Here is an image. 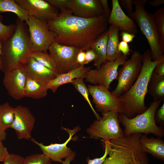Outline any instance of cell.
I'll use <instances>...</instances> for the list:
<instances>
[{
	"label": "cell",
	"mask_w": 164,
	"mask_h": 164,
	"mask_svg": "<svg viewBox=\"0 0 164 164\" xmlns=\"http://www.w3.org/2000/svg\"><path fill=\"white\" fill-rule=\"evenodd\" d=\"M108 18L104 14L91 18L76 16L70 10L61 11L47 22L49 29L56 34L54 42L74 46L84 51L108 29Z\"/></svg>",
	"instance_id": "1"
},
{
	"label": "cell",
	"mask_w": 164,
	"mask_h": 164,
	"mask_svg": "<svg viewBox=\"0 0 164 164\" xmlns=\"http://www.w3.org/2000/svg\"><path fill=\"white\" fill-rule=\"evenodd\" d=\"M142 68L136 80L129 90L118 97L121 107L119 113L129 118L142 113L148 108L145 100L148 93L149 83L155 66L164 60V55L152 61L151 51L148 49L142 55Z\"/></svg>",
	"instance_id": "2"
},
{
	"label": "cell",
	"mask_w": 164,
	"mask_h": 164,
	"mask_svg": "<svg viewBox=\"0 0 164 164\" xmlns=\"http://www.w3.org/2000/svg\"><path fill=\"white\" fill-rule=\"evenodd\" d=\"M13 34L2 42L1 60L2 71L23 67L34 51L26 23L17 18Z\"/></svg>",
	"instance_id": "3"
},
{
	"label": "cell",
	"mask_w": 164,
	"mask_h": 164,
	"mask_svg": "<svg viewBox=\"0 0 164 164\" xmlns=\"http://www.w3.org/2000/svg\"><path fill=\"white\" fill-rule=\"evenodd\" d=\"M142 135H124L118 139L109 141V156L101 164H150L148 157L140 144Z\"/></svg>",
	"instance_id": "4"
},
{
	"label": "cell",
	"mask_w": 164,
	"mask_h": 164,
	"mask_svg": "<svg viewBox=\"0 0 164 164\" xmlns=\"http://www.w3.org/2000/svg\"><path fill=\"white\" fill-rule=\"evenodd\" d=\"M148 0H133L135 10L128 16L136 22L149 45L152 60L160 58L164 53V42L162 40L155 25L153 14L145 6Z\"/></svg>",
	"instance_id": "5"
},
{
	"label": "cell",
	"mask_w": 164,
	"mask_h": 164,
	"mask_svg": "<svg viewBox=\"0 0 164 164\" xmlns=\"http://www.w3.org/2000/svg\"><path fill=\"white\" fill-rule=\"evenodd\" d=\"M163 99L152 102L146 111L132 118L119 113L118 119L124 127V135L144 133L152 134L159 137L164 136V129L162 126L157 125L155 121V112Z\"/></svg>",
	"instance_id": "6"
},
{
	"label": "cell",
	"mask_w": 164,
	"mask_h": 164,
	"mask_svg": "<svg viewBox=\"0 0 164 164\" xmlns=\"http://www.w3.org/2000/svg\"><path fill=\"white\" fill-rule=\"evenodd\" d=\"M100 119L94 121L87 129L90 138L104 141L114 140L123 137L124 131L118 119L119 113L115 111L103 112Z\"/></svg>",
	"instance_id": "7"
},
{
	"label": "cell",
	"mask_w": 164,
	"mask_h": 164,
	"mask_svg": "<svg viewBox=\"0 0 164 164\" xmlns=\"http://www.w3.org/2000/svg\"><path fill=\"white\" fill-rule=\"evenodd\" d=\"M142 55L134 51L131 57L123 64L118 71V81L116 87L111 94L118 98L131 87L138 78L142 67Z\"/></svg>",
	"instance_id": "8"
},
{
	"label": "cell",
	"mask_w": 164,
	"mask_h": 164,
	"mask_svg": "<svg viewBox=\"0 0 164 164\" xmlns=\"http://www.w3.org/2000/svg\"><path fill=\"white\" fill-rule=\"evenodd\" d=\"M34 51L47 52L56 35L50 31L47 22L29 16L26 22Z\"/></svg>",
	"instance_id": "9"
},
{
	"label": "cell",
	"mask_w": 164,
	"mask_h": 164,
	"mask_svg": "<svg viewBox=\"0 0 164 164\" xmlns=\"http://www.w3.org/2000/svg\"><path fill=\"white\" fill-rule=\"evenodd\" d=\"M128 59L127 56L123 54L115 60L106 61L99 69L90 70L87 73L85 81L94 85L104 86L108 89L112 81L117 79L118 69Z\"/></svg>",
	"instance_id": "10"
},
{
	"label": "cell",
	"mask_w": 164,
	"mask_h": 164,
	"mask_svg": "<svg viewBox=\"0 0 164 164\" xmlns=\"http://www.w3.org/2000/svg\"><path fill=\"white\" fill-rule=\"evenodd\" d=\"M48 50L56 64L59 74L68 72L80 66L77 62L76 57L81 50L74 46L64 45L54 42Z\"/></svg>",
	"instance_id": "11"
},
{
	"label": "cell",
	"mask_w": 164,
	"mask_h": 164,
	"mask_svg": "<svg viewBox=\"0 0 164 164\" xmlns=\"http://www.w3.org/2000/svg\"><path fill=\"white\" fill-rule=\"evenodd\" d=\"M89 94L93 98L97 111L102 113L115 111L120 113L121 107L118 98L113 95L107 88L100 85H89Z\"/></svg>",
	"instance_id": "12"
},
{
	"label": "cell",
	"mask_w": 164,
	"mask_h": 164,
	"mask_svg": "<svg viewBox=\"0 0 164 164\" xmlns=\"http://www.w3.org/2000/svg\"><path fill=\"white\" fill-rule=\"evenodd\" d=\"M14 113L10 128L15 131L19 139H30L36 122L35 117L28 108L21 105L14 108Z\"/></svg>",
	"instance_id": "13"
},
{
	"label": "cell",
	"mask_w": 164,
	"mask_h": 164,
	"mask_svg": "<svg viewBox=\"0 0 164 164\" xmlns=\"http://www.w3.org/2000/svg\"><path fill=\"white\" fill-rule=\"evenodd\" d=\"M4 73L3 83L9 95L16 100L24 98L27 74L23 67L13 69Z\"/></svg>",
	"instance_id": "14"
},
{
	"label": "cell",
	"mask_w": 164,
	"mask_h": 164,
	"mask_svg": "<svg viewBox=\"0 0 164 164\" xmlns=\"http://www.w3.org/2000/svg\"><path fill=\"white\" fill-rule=\"evenodd\" d=\"M16 2L26 11L29 16L34 17L47 23L55 18L57 9L46 0H15Z\"/></svg>",
	"instance_id": "15"
},
{
	"label": "cell",
	"mask_w": 164,
	"mask_h": 164,
	"mask_svg": "<svg viewBox=\"0 0 164 164\" xmlns=\"http://www.w3.org/2000/svg\"><path fill=\"white\" fill-rule=\"evenodd\" d=\"M63 129L69 133V136L66 141L62 144L51 143L49 145H45L32 138L30 140L38 145L43 154L49 158L52 161L61 163L63 161L62 159L68 157L73 152L71 149L67 147V145L71 140L73 139L72 136L80 130V128L77 126L73 130L64 128Z\"/></svg>",
	"instance_id": "16"
},
{
	"label": "cell",
	"mask_w": 164,
	"mask_h": 164,
	"mask_svg": "<svg viewBox=\"0 0 164 164\" xmlns=\"http://www.w3.org/2000/svg\"><path fill=\"white\" fill-rule=\"evenodd\" d=\"M70 10L77 17L91 18L103 14L100 0H70Z\"/></svg>",
	"instance_id": "17"
},
{
	"label": "cell",
	"mask_w": 164,
	"mask_h": 164,
	"mask_svg": "<svg viewBox=\"0 0 164 164\" xmlns=\"http://www.w3.org/2000/svg\"><path fill=\"white\" fill-rule=\"evenodd\" d=\"M112 9L108 20V23L118 28L120 30L135 34L138 31L135 21L126 15L118 0H112Z\"/></svg>",
	"instance_id": "18"
},
{
	"label": "cell",
	"mask_w": 164,
	"mask_h": 164,
	"mask_svg": "<svg viewBox=\"0 0 164 164\" xmlns=\"http://www.w3.org/2000/svg\"><path fill=\"white\" fill-rule=\"evenodd\" d=\"M28 75L41 80L47 84L59 74L29 57L22 67Z\"/></svg>",
	"instance_id": "19"
},
{
	"label": "cell",
	"mask_w": 164,
	"mask_h": 164,
	"mask_svg": "<svg viewBox=\"0 0 164 164\" xmlns=\"http://www.w3.org/2000/svg\"><path fill=\"white\" fill-rule=\"evenodd\" d=\"M91 68L90 67L80 65L68 72L58 74L55 78L47 83L48 89L55 93L60 86L67 83H71L75 79L85 78L87 72Z\"/></svg>",
	"instance_id": "20"
},
{
	"label": "cell",
	"mask_w": 164,
	"mask_h": 164,
	"mask_svg": "<svg viewBox=\"0 0 164 164\" xmlns=\"http://www.w3.org/2000/svg\"><path fill=\"white\" fill-rule=\"evenodd\" d=\"M147 135H142L139 142L142 150L155 158L164 160V142L160 138L148 137Z\"/></svg>",
	"instance_id": "21"
},
{
	"label": "cell",
	"mask_w": 164,
	"mask_h": 164,
	"mask_svg": "<svg viewBox=\"0 0 164 164\" xmlns=\"http://www.w3.org/2000/svg\"><path fill=\"white\" fill-rule=\"evenodd\" d=\"M48 90L47 83L27 75L25 97L35 99L43 98L47 95Z\"/></svg>",
	"instance_id": "22"
},
{
	"label": "cell",
	"mask_w": 164,
	"mask_h": 164,
	"mask_svg": "<svg viewBox=\"0 0 164 164\" xmlns=\"http://www.w3.org/2000/svg\"><path fill=\"white\" fill-rule=\"evenodd\" d=\"M108 30V39L107 47V60L113 61L118 58L122 54L118 50L120 29L111 25Z\"/></svg>",
	"instance_id": "23"
},
{
	"label": "cell",
	"mask_w": 164,
	"mask_h": 164,
	"mask_svg": "<svg viewBox=\"0 0 164 164\" xmlns=\"http://www.w3.org/2000/svg\"><path fill=\"white\" fill-rule=\"evenodd\" d=\"M108 30L103 33L93 43L91 48L95 53L96 57L94 65L99 69L101 65L107 61V47Z\"/></svg>",
	"instance_id": "24"
},
{
	"label": "cell",
	"mask_w": 164,
	"mask_h": 164,
	"mask_svg": "<svg viewBox=\"0 0 164 164\" xmlns=\"http://www.w3.org/2000/svg\"><path fill=\"white\" fill-rule=\"evenodd\" d=\"M9 12L15 14L22 22H26L29 17L28 12L22 8L15 0H0V13Z\"/></svg>",
	"instance_id": "25"
},
{
	"label": "cell",
	"mask_w": 164,
	"mask_h": 164,
	"mask_svg": "<svg viewBox=\"0 0 164 164\" xmlns=\"http://www.w3.org/2000/svg\"><path fill=\"white\" fill-rule=\"evenodd\" d=\"M148 92L154 101L163 99L164 76H158L152 73L148 84Z\"/></svg>",
	"instance_id": "26"
},
{
	"label": "cell",
	"mask_w": 164,
	"mask_h": 164,
	"mask_svg": "<svg viewBox=\"0 0 164 164\" xmlns=\"http://www.w3.org/2000/svg\"><path fill=\"white\" fill-rule=\"evenodd\" d=\"M14 108L8 102L0 104V127L5 131L10 128L13 121Z\"/></svg>",
	"instance_id": "27"
},
{
	"label": "cell",
	"mask_w": 164,
	"mask_h": 164,
	"mask_svg": "<svg viewBox=\"0 0 164 164\" xmlns=\"http://www.w3.org/2000/svg\"><path fill=\"white\" fill-rule=\"evenodd\" d=\"M29 57H32L39 63L58 73L55 61L47 52L33 51L31 53Z\"/></svg>",
	"instance_id": "28"
},
{
	"label": "cell",
	"mask_w": 164,
	"mask_h": 164,
	"mask_svg": "<svg viewBox=\"0 0 164 164\" xmlns=\"http://www.w3.org/2000/svg\"><path fill=\"white\" fill-rule=\"evenodd\" d=\"M71 84H72L75 89L83 96L84 99L87 102L97 120L100 119L101 117L95 110L92 106L89 98V92L87 87L86 85L84 79L77 78L73 80Z\"/></svg>",
	"instance_id": "29"
},
{
	"label": "cell",
	"mask_w": 164,
	"mask_h": 164,
	"mask_svg": "<svg viewBox=\"0 0 164 164\" xmlns=\"http://www.w3.org/2000/svg\"><path fill=\"white\" fill-rule=\"evenodd\" d=\"M102 141L103 143L105 149L104 154L102 156L99 158H96L92 159L88 158L87 160L88 164H101L108 155L110 147L109 141L103 140ZM75 155V153L73 152L69 156L65 159V160L63 161L61 164H70V162L74 159Z\"/></svg>",
	"instance_id": "30"
},
{
	"label": "cell",
	"mask_w": 164,
	"mask_h": 164,
	"mask_svg": "<svg viewBox=\"0 0 164 164\" xmlns=\"http://www.w3.org/2000/svg\"><path fill=\"white\" fill-rule=\"evenodd\" d=\"M153 15L161 38L164 42V7L157 9Z\"/></svg>",
	"instance_id": "31"
},
{
	"label": "cell",
	"mask_w": 164,
	"mask_h": 164,
	"mask_svg": "<svg viewBox=\"0 0 164 164\" xmlns=\"http://www.w3.org/2000/svg\"><path fill=\"white\" fill-rule=\"evenodd\" d=\"M51 159L43 154H36L24 158L23 164H51Z\"/></svg>",
	"instance_id": "32"
},
{
	"label": "cell",
	"mask_w": 164,
	"mask_h": 164,
	"mask_svg": "<svg viewBox=\"0 0 164 164\" xmlns=\"http://www.w3.org/2000/svg\"><path fill=\"white\" fill-rule=\"evenodd\" d=\"M15 28V24L5 25L0 20V41H5L14 33Z\"/></svg>",
	"instance_id": "33"
},
{
	"label": "cell",
	"mask_w": 164,
	"mask_h": 164,
	"mask_svg": "<svg viewBox=\"0 0 164 164\" xmlns=\"http://www.w3.org/2000/svg\"><path fill=\"white\" fill-rule=\"evenodd\" d=\"M50 5L61 11L70 10V0H46Z\"/></svg>",
	"instance_id": "34"
},
{
	"label": "cell",
	"mask_w": 164,
	"mask_h": 164,
	"mask_svg": "<svg viewBox=\"0 0 164 164\" xmlns=\"http://www.w3.org/2000/svg\"><path fill=\"white\" fill-rule=\"evenodd\" d=\"M24 158L14 154H10L9 156L3 162V164H23Z\"/></svg>",
	"instance_id": "35"
},
{
	"label": "cell",
	"mask_w": 164,
	"mask_h": 164,
	"mask_svg": "<svg viewBox=\"0 0 164 164\" xmlns=\"http://www.w3.org/2000/svg\"><path fill=\"white\" fill-rule=\"evenodd\" d=\"M155 122L158 123L162 126L164 125V102L161 107L158 108L155 114Z\"/></svg>",
	"instance_id": "36"
},
{
	"label": "cell",
	"mask_w": 164,
	"mask_h": 164,
	"mask_svg": "<svg viewBox=\"0 0 164 164\" xmlns=\"http://www.w3.org/2000/svg\"><path fill=\"white\" fill-rule=\"evenodd\" d=\"M121 7L124 8L129 13H132L133 0H118Z\"/></svg>",
	"instance_id": "37"
},
{
	"label": "cell",
	"mask_w": 164,
	"mask_h": 164,
	"mask_svg": "<svg viewBox=\"0 0 164 164\" xmlns=\"http://www.w3.org/2000/svg\"><path fill=\"white\" fill-rule=\"evenodd\" d=\"M118 50L123 55L126 56L129 54L131 51L128 43L123 41L119 42L118 46Z\"/></svg>",
	"instance_id": "38"
},
{
	"label": "cell",
	"mask_w": 164,
	"mask_h": 164,
	"mask_svg": "<svg viewBox=\"0 0 164 164\" xmlns=\"http://www.w3.org/2000/svg\"><path fill=\"white\" fill-rule=\"evenodd\" d=\"M85 53V60L84 65L95 60L96 57V54L91 48L87 50Z\"/></svg>",
	"instance_id": "39"
},
{
	"label": "cell",
	"mask_w": 164,
	"mask_h": 164,
	"mask_svg": "<svg viewBox=\"0 0 164 164\" xmlns=\"http://www.w3.org/2000/svg\"><path fill=\"white\" fill-rule=\"evenodd\" d=\"M7 148L0 140V162H3L9 155Z\"/></svg>",
	"instance_id": "40"
},
{
	"label": "cell",
	"mask_w": 164,
	"mask_h": 164,
	"mask_svg": "<svg viewBox=\"0 0 164 164\" xmlns=\"http://www.w3.org/2000/svg\"><path fill=\"white\" fill-rule=\"evenodd\" d=\"M153 73L158 76H164V60L160 62L155 66Z\"/></svg>",
	"instance_id": "41"
},
{
	"label": "cell",
	"mask_w": 164,
	"mask_h": 164,
	"mask_svg": "<svg viewBox=\"0 0 164 164\" xmlns=\"http://www.w3.org/2000/svg\"><path fill=\"white\" fill-rule=\"evenodd\" d=\"M121 39L127 43L132 42L135 37V35L126 31H122L121 33Z\"/></svg>",
	"instance_id": "42"
},
{
	"label": "cell",
	"mask_w": 164,
	"mask_h": 164,
	"mask_svg": "<svg viewBox=\"0 0 164 164\" xmlns=\"http://www.w3.org/2000/svg\"><path fill=\"white\" fill-rule=\"evenodd\" d=\"M85 60V53L81 50L78 53L76 57L77 62L80 66H84Z\"/></svg>",
	"instance_id": "43"
},
{
	"label": "cell",
	"mask_w": 164,
	"mask_h": 164,
	"mask_svg": "<svg viewBox=\"0 0 164 164\" xmlns=\"http://www.w3.org/2000/svg\"><path fill=\"white\" fill-rule=\"evenodd\" d=\"M103 9V14L108 18L111 11L109 8L107 0H100Z\"/></svg>",
	"instance_id": "44"
},
{
	"label": "cell",
	"mask_w": 164,
	"mask_h": 164,
	"mask_svg": "<svg viewBox=\"0 0 164 164\" xmlns=\"http://www.w3.org/2000/svg\"><path fill=\"white\" fill-rule=\"evenodd\" d=\"M164 4V0H154L149 2V5L155 7H158Z\"/></svg>",
	"instance_id": "45"
},
{
	"label": "cell",
	"mask_w": 164,
	"mask_h": 164,
	"mask_svg": "<svg viewBox=\"0 0 164 164\" xmlns=\"http://www.w3.org/2000/svg\"><path fill=\"white\" fill-rule=\"evenodd\" d=\"M6 136L7 134L5 131L0 127V140L2 141H5L6 139Z\"/></svg>",
	"instance_id": "46"
},
{
	"label": "cell",
	"mask_w": 164,
	"mask_h": 164,
	"mask_svg": "<svg viewBox=\"0 0 164 164\" xmlns=\"http://www.w3.org/2000/svg\"><path fill=\"white\" fill-rule=\"evenodd\" d=\"M2 42L0 41V71H2V63L1 60V48L2 47Z\"/></svg>",
	"instance_id": "47"
}]
</instances>
